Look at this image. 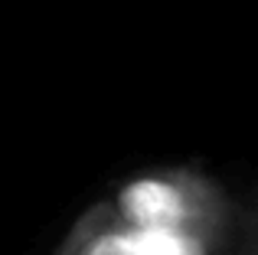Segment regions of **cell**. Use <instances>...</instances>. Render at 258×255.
Returning <instances> with one entry per match:
<instances>
[{
	"instance_id": "obj_1",
	"label": "cell",
	"mask_w": 258,
	"mask_h": 255,
	"mask_svg": "<svg viewBox=\"0 0 258 255\" xmlns=\"http://www.w3.org/2000/svg\"><path fill=\"white\" fill-rule=\"evenodd\" d=\"M108 200L131 232L134 255H222L242 226V203L196 167L134 173Z\"/></svg>"
},
{
	"instance_id": "obj_2",
	"label": "cell",
	"mask_w": 258,
	"mask_h": 255,
	"mask_svg": "<svg viewBox=\"0 0 258 255\" xmlns=\"http://www.w3.org/2000/svg\"><path fill=\"white\" fill-rule=\"evenodd\" d=\"M56 255H134V242L111 200H98L69 226Z\"/></svg>"
},
{
	"instance_id": "obj_3",
	"label": "cell",
	"mask_w": 258,
	"mask_h": 255,
	"mask_svg": "<svg viewBox=\"0 0 258 255\" xmlns=\"http://www.w3.org/2000/svg\"><path fill=\"white\" fill-rule=\"evenodd\" d=\"M222 255H258V239H255V229L252 223H248V210L245 203H242V226H239V236H235V242L229 245Z\"/></svg>"
},
{
	"instance_id": "obj_4",
	"label": "cell",
	"mask_w": 258,
	"mask_h": 255,
	"mask_svg": "<svg viewBox=\"0 0 258 255\" xmlns=\"http://www.w3.org/2000/svg\"><path fill=\"white\" fill-rule=\"evenodd\" d=\"M245 206H248V210H252V213H255V216H258V186H255V193H252V200H248V203H245Z\"/></svg>"
},
{
	"instance_id": "obj_5",
	"label": "cell",
	"mask_w": 258,
	"mask_h": 255,
	"mask_svg": "<svg viewBox=\"0 0 258 255\" xmlns=\"http://www.w3.org/2000/svg\"><path fill=\"white\" fill-rule=\"evenodd\" d=\"M245 210H248V206H245ZM248 223H252V229H255V239H258V216H255L252 210H248Z\"/></svg>"
}]
</instances>
